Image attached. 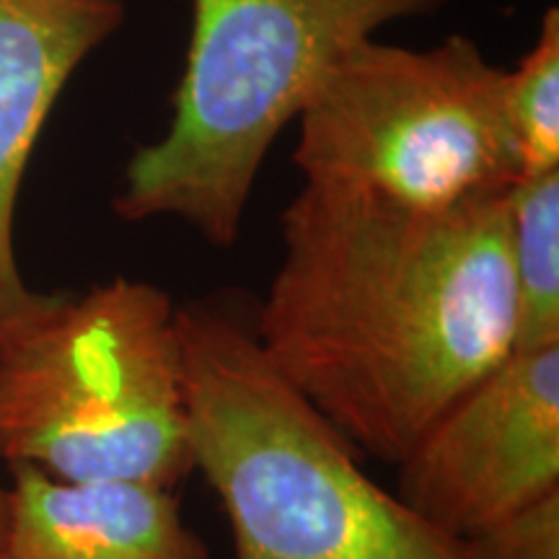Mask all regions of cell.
<instances>
[{"instance_id":"1","label":"cell","mask_w":559,"mask_h":559,"mask_svg":"<svg viewBox=\"0 0 559 559\" xmlns=\"http://www.w3.org/2000/svg\"><path fill=\"white\" fill-rule=\"evenodd\" d=\"M280 234L251 330L355 453L396 466L515 349L506 194L423 210L304 181Z\"/></svg>"},{"instance_id":"5","label":"cell","mask_w":559,"mask_h":559,"mask_svg":"<svg viewBox=\"0 0 559 559\" xmlns=\"http://www.w3.org/2000/svg\"><path fill=\"white\" fill-rule=\"evenodd\" d=\"M506 86L508 70L461 34L430 50L362 39L300 109L293 164L306 185L407 207L502 198L521 179Z\"/></svg>"},{"instance_id":"9","label":"cell","mask_w":559,"mask_h":559,"mask_svg":"<svg viewBox=\"0 0 559 559\" xmlns=\"http://www.w3.org/2000/svg\"><path fill=\"white\" fill-rule=\"evenodd\" d=\"M506 207L515 349L559 345V169L521 177Z\"/></svg>"},{"instance_id":"3","label":"cell","mask_w":559,"mask_h":559,"mask_svg":"<svg viewBox=\"0 0 559 559\" xmlns=\"http://www.w3.org/2000/svg\"><path fill=\"white\" fill-rule=\"evenodd\" d=\"M445 3L192 0L171 122L130 158L115 213L130 223L179 218L210 247H234L272 143L326 68L383 26Z\"/></svg>"},{"instance_id":"11","label":"cell","mask_w":559,"mask_h":559,"mask_svg":"<svg viewBox=\"0 0 559 559\" xmlns=\"http://www.w3.org/2000/svg\"><path fill=\"white\" fill-rule=\"evenodd\" d=\"M461 559H559V489L459 539Z\"/></svg>"},{"instance_id":"12","label":"cell","mask_w":559,"mask_h":559,"mask_svg":"<svg viewBox=\"0 0 559 559\" xmlns=\"http://www.w3.org/2000/svg\"><path fill=\"white\" fill-rule=\"evenodd\" d=\"M5 502H9V489L0 485V536H3L5 526Z\"/></svg>"},{"instance_id":"4","label":"cell","mask_w":559,"mask_h":559,"mask_svg":"<svg viewBox=\"0 0 559 559\" xmlns=\"http://www.w3.org/2000/svg\"><path fill=\"white\" fill-rule=\"evenodd\" d=\"M0 459L68 481L190 477L177 306L158 285L58 296L0 347Z\"/></svg>"},{"instance_id":"6","label":"cell","mask_w":559,"mask_h":559,"mask_svg":"<svg viewBox=\"0 0 559 559\" xmlns=\"http://www.w3.org/2000/svg\"><path fill=\"white\" fill-rule=\"evenodd\" d=\"M396 469V498L451 539L559 489V345L513 349Z\"/></svg>"},{"instance_id":"10","label":"cell","mask_w":559,"mask_h":559,"mask_svg":"<svg viewBox=\"0 0 559 559\" xmlns=\"http://www.w3.org/2000/svg\"><path fill=\"white\" fill-rule=\"evenodd\" d=\"M508 122L521 177L559 169V13H544L539 37L515 70H508Z\"/></svg>"},{"instance_id":"8","label":"cell","mask_w":559,"mask_h":559,"mask_svg":"<svg viewBox=\"0 0 559 559\" xmlns=\"http://www.w3.org/2000/svg\"><path fill=\"white\" fill-rule=\"evenodd\" d=\"M0 559H210L169 487L11 466Z\"/></svg>"},{"instance_id":"7","label":"cell","mask_w":559,"mask_h":559,"mask_svg":"<svg viewBox=\"0 0 559 559\" xmlns=\"http://www.w3.org/2000/svg\"><path fill=\"white\" fill-rule=\"evenodd\" d=\"M122 0H0V347L58 300L21 277L19 192L55 104L122 26Z\"/></svg>"},{"instance_id":"2","label":"cell","mask_w":559,"mask_h":559,"mask_svg":"<svg viewBox=\"0 0 559 559\" xmlns=\"http://www.w3.org/2000/svg\"><path fill=\"white\" fill-rule=\"evenodd\" d=\"M192 469L228 515L234 559H461L362 472L223 298L177 306Z\"/></svg>"}]
</instances>
